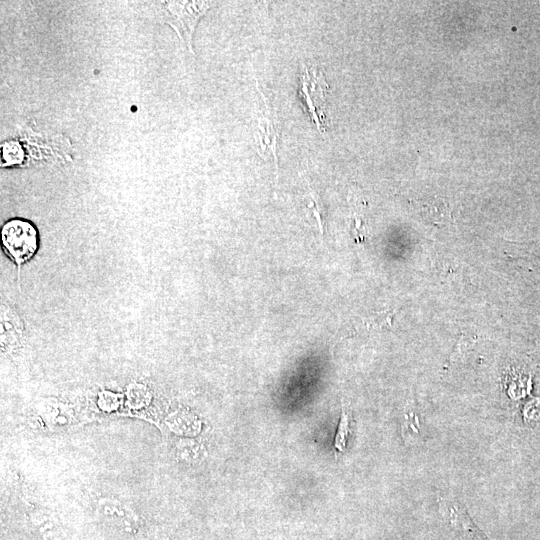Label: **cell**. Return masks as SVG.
Returning a JSON list of instances; mask_svg holds the SVG:
<instances>
[{"label":"cell","mask_w":540,"mask_h":540,"mask_svg":"<svg viewBox=\"0 0 540 540\" xmlns=\"http://www.w3.org/2000/svg\"><path fill=\"white\" fill-rule=\"evenodd\" d=\"M328 84L321 70L304 67L300 77L299 95L304 103L305 112L318 131L326 132V93Z\"/></svg>","instance_id":"2"},{"label":"cell","mask_w":540,"mask_h":540,"mask_svg":"<svg viewBox=\"0 0 540 540\" xmlns=\"http://www.w3.org/2000/svg\"><path fill=\"white\" fill-rule=\"evenodd\" d=\"M262 97L263 106L258 110L257 126L254 134L255 145L259 155L265 159L272 157L278 171L277 148L281 131V120L278 110L272 107L263 92H259Z\"/></svg>","instance_id":"4"},{"label":"cell","mask_w":540,"mask_h":540,"mask_svg":"<svg viewBox=\"0 0 540 540\" xmlns=\"http://www.w3.org/2000/svg\"><path fill=\"white\" fill-rule=\"evenodd\" d=\"M306 198L308 199L307 207L312 211L314 217L316 218L321 238H323L326 222L325 209L322 206L318 195H316L313 191H310Z\"/></svg>","instance_id":"6"},{"label":"cell","mask_w":540,"mask_h":540,"mask_svg":"<svg viewBox=\"0 0 540 540\" xmlns=\"http://www.w3.org/2000/svg\"><path fill=\"white\" fill-rule=\"evenodd\" d=\"M349 435V414L346 412L345 407L342 408V413L335 435L334 449L339 452H343L346 447V440Z\"/></svg>","instance_id":"7"},{"label":"cell","mask_w":540,"mask_h":540,"mask_svg":"<svg viewBox=\"0 0 540 540\" xmlns=\"http://www.w3.org/2000/svg\"><path fill=\"white\" fill-rule=\"evenodd\" d=\"M2 249L17 265L28 262L39 247V233L35 225L22 218L8 220L2 226Z\"/></svg>","instance_id":"1"},{"label":"cell","mask_w":540,"mask_h":540,"mask_svg":"<svg viewBox=\"0 0 540 540\" xmlns=\"http://www.w3.org/2000/svg\"><path fill=\"white\" fill-rule=\"evenodd\" d=\"M394 314L395 312L390 310L375 312L363 319L364 324L369 329L390 328L392 326Z\"/></svg>","instance_id":"5"},{"label":"cell","mask_w":540,"mask_h":540,"mask_svg":"<svg viewBox=\"0 0 540 540\" xmlns=\"http://www.w3.org/2000/svg\"><path fill=\"white\" fill-rule=\"evenodd\" d=\"M163 18L193 53L191 41L200 17L212 6L208 1L163 2Z\"/></svg>","instance_id":"3"}]
</instances>
